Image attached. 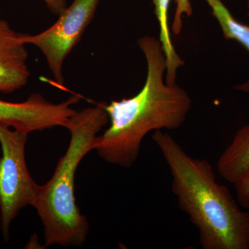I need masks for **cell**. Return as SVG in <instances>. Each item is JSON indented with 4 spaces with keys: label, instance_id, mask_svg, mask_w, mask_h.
Masks as SVG:
<instances>
[{
    "label": "cell",
    "instance_id": "7c38bea8",
    "mask_svg": "<svg viewBox=\"0 0 249 249\" xmlns=\"http://www.w3.org/2000/svg\"><path fill=\"white\" fill-rule=\"evenodd\" d=\"M234 184L237 202L242 207L249 209V171Z\"/></svg>",
    "mask_w": 249,
    "mask_h": 249
},
{
    "label": "cell",
    "instance_id": "8fae6325",
    "mask_svg": "<svg viewBox=\"0 0 249 249\" xmlns=\"http://www.w3.org/2000/svg\"><path fill=\"white\" fill-rule=\"evenodd\" d=\"M176 10L174 16L172 31L175 35H179L183 28V17H190L193 14V7L190 0H175Z\"/></svg>",
    "mask_w": 249,
    "mask_h": 249
},
{
    "label": "cell",
    "instance_id": "277c9868",
    "mask_svg": "<svg viewBox=\"0 0 249 249\" xmlns=\"http://www.w3.org/2000/svg\"><path fill=\"white\" fill-rule=\"evenodd\" d=\"M28 134L0 124V224L4 240L9 238L10 226L26 206H34L37 186L28 170L25 145Z\"/></svg>",
    "mask_w": 249,
    "mask_h": 249
},
{
    "label": "cell",
    "instance_id": "6da1fadb",
    "mask_svg": "<svg viewBox=\"0 0 249 249\" xmlns=\"http://www.w3.org/2000/svg\"><path fill=\"white\" fill-rule=\"evenodd\" d=\"M147 63V76L135 96L105 104L110 125L96 139L94 150L110 164L130 168L138 159L142 139L151 131L179 128L191 108L188 92L164 80L166 58L160 40H138Z\"/></svg>",
    "mask_w": 249,
    "mask_h": 249
},
{
    "label": "cell",
    "instance_id": "8992f818",
    "mask_svg": "<svg viewBox=\"0 0 249 249\" xmlns=\"http://www.w3.org/2000/svg\"><path fill=\"white\" fill-rule=\"evenodd\" d=\"M78 101L79 98L76 96L55 104L38 93L31 95L22 103L0 100V124L27 134L58 126L65 127L76 111L72 106Z\"/></svg>",
    "mask_w": 249,
    "mask_h": 249
},
{
    "label": "cell",
    "instance_id": "30bf717a",
    "mask_svg": "<svg viewBox=\"0 0 249 249\" xmlns=\"http://www.w3.org/2000/svg\"><path fill=\"white\" fill-rule=\"evenodd\" d=\"M205 1L212 10V14L219 22L226 39L237 40L249 52V26L236 20L222 0ZM235 89L249 93V80L244 84L236 87Z\"/></svg>",
    "mask_w": 249,
    "mask_h": 249
},
{
    "label": "cell",
    "instance_id": "5b68a950",
    "mask_svg": "<svg viewBox=\"0 0 249 249\" xmlns=\"http://www.w3.org/2000/svg\"><path fill=\"white\" fill-rule=\"evenodd\" d=\"M98 2L99 0H73L53 25L36 35L23 36L27 45L35 46L45 55L58 84H63L64 62L92 19Z\"/></svg>",
    "mask_w": 249,
    "mask_h": 249
},
{
    "label": "cell",
    "instance_id": "4fadbf2b",
    "mask_svg": "<svg viewBox=\"0 0 249 249\" xmlns=\"http://www.w3.org/2000/svg\"><path fill=\"white\" fill-rule=\"evenodd\" d=\"M47 7L53 14L60 16L66 9L65 0H43Z\"/></svg>",
    "mask_w": 249,
    "mask_h": 249
},
{
    "label": "cell",
    "instance_id": "52a82bcc",
    "mask_svg": "<svg viewBox=\"0 0 249 249\" xmlns=\"http://www.w3.org/2000/svg\"><path fill=\"white\" fill-rule=\"evenodd\" d=\"M23 36L0 19V92H14L29 80V55Z\"/></svg>",
    "mask_w": 249,
    "mask_h": 249
},
{
    "label": "cell",
    "instance_id": "7a4b0ae2",
    "mask_svg": "<svg viewBox=\"0 0 249 249\" xmlns=\"http://www.w3.org/2000/svg\"><path fill=\"white\" fill-rule=\"evenodd\" d=\"M152 140L169 168L178 206L197 229L202 248L248 249L249 213L217 182L211 163L188 155L168 132L155 131Z\"/></svg>",
    "mask_w": 249,
    "mask_h": 249
},
{
    "label": "cell",
    "instance_id": "ba28073f",
    "mask_svg": "<svg viewBox=\"0 0 249 249\" xmlns=\"http://www.w3.org/2000/svg\"><path fill=\"white\" fill-rule=\"evenodd\" d=\"M224 179L235 183L249 171V124L239 129L217 162Z\"/></svg>",
    "mask_w": 249,
    "mask_h": 249
},
{
    "label": "cell",
    "instance_id": "3957f363",
    "mask_svg": "<svg viewBox=\"0 0 249 249\" xmlns=\"http://www.w3.org/2000/svg\"><path fill=\"white\" fill-rule=\"evenodd\" d=\"M108 121L105 103L76 111L67 121L70 145L52 178L37 186L34 205L43 224L46 246L81 247L86 240L89 224L76 204L75 175L81 160L94 150L97 134Z\"/></svg>",
    "mask_w": 249,
    "mask_h": 249
},
{
    "label": "cell",
    "instance_id": "5bb4252c",
    "mask_svg": "<svg viewBox=\"0 0 249 249\" xmlns=\"http://www.w3.org/2000/svg\"><path fill=\"white\" fill-rule=\"evenodd\" d=\"M248 6H249V2H248Z\"/></svg>",
    "mask_w": 249,
    "mask_h": 249
},
{
    "label": "cell",
    "instance_id": "9c48e42d",
    "mask_svg": "<svg viewBox=\"0 0 249 249\" xmlns=\"http://www.w3.org/2000/svg\"><path fill=\"white\" fill-rule=\"evenodd\" d=\"M155 6V14L160 25V41L166 58L165 81L168 84L176 83L177 74L184 61L180 58L174 47L168 22V10L170 0H152Z\"/></svg>",
    "mask_w": 249,
    "mask_h": 249
}]
</instances>
